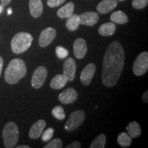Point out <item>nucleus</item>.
I'll list each match as a JSON object with an SVG mask.
<instances>
[{"label": "nucleus", "instance_id": "4be33fe9", "mask_svg": "<svg viewBox=\"0 0 148 148\" xmlns=\"http://www.w3.org/2000/svg\"><path fill=\"white\" fill-rule=\"evenodd\" d=\"M110 20L114 23L125 24L128 21V17L121 10H117L111 14Z\"/></svg>", "mask_w": 148, "mask_h": 148}, {"label": "nucleus", "instance_id": "473e14b6", "mask_svg": "<svg viewBox=\"0 0 148 148\" xmlns=\"http://www.w3.org/2000/svg\"><path fill=\"white\" fill-rule=\"evenodd\" d=\"M10 1L11 0H1V5L2 6H5V5H8L10 3Z\"/></svg>", "mask_w": 148, "mask_h": 148}, {"label": "nucleus", "instance_id": "aec40b11", "mask_svg": "<svg viewBox=\"0 0 148 148\" xmlns=\"http://www.w3.org/2000/svg\"><path fill=\"white\" fill-rule=\"evenodd\" d=\"M127 134L132 138H137L141 134V129L139 123L136 121H132L128 123L126 127Z\"/></svg>", "mask_w": 148, "mask_h": 148}, {"label": "nucleus", "instance_id": "9d476101", "mask_svg": "<svg viewBox=\"0 0 148 148\" xmlns=\"http://www.w3.org/2000/svg\"><path fill=\"white\" fill-rule=\"evenodd\" d=\"M76 63L73 58L69 57L66 59L63 64V74L67 78L68 81H73L75 77Z\"/></svg>", "mask_w": 148, "mask_h": 148}, {"label": "nucleus", "instance_id": "c85d7f7f", "mask_svg": "<svg viewBox=\"0 0 148 148\" xmlns=\"http://www.w3.org/2000/svg\"><path fill=\"white\" fill-rule=\"evenodd\" d=\"M148 0H133L132 2V7L135 9H143L147 6Z\"/></svg>", "mask_w": 148, "mask_h": 148}, {"label": "nucleus", "instance_id": "39448f33", "mask_svg": "<svg viewBox=\"0 0 148 148\" xmlns=\"http://www.w3.org/2000/svg\"><path fill=\"white\" fill-rule=\"evenodd\" d=\"M85 119V112L82 110H75L70 114L66 121L64 128L66 131H73L80 126Z\"/></svg>", "mask_w": 148, "mask_h": 148}, {"label": "nucleus", "instance_id": "9b49d317", "mask_svg": "<svg viewBox=\"0 0 148 148\" xmlns=\"http://www.w3.org/2000/svg\"><path fill=\"white\" fill-rule=\"evenodd\" d=\"M96 66L95 64L89 63L88 64L81 72L80 74V80L83 85L88 86L91 82L92 77L95 75Z\"/></svg>", "mask_w": 148, "mask_h": 148}, {"label": "nucleus", "instance_id": "f257e3e1", "mask_svg": "<svg viewBox=\"0 0 148 148\" xmlns=\"http://www.w3.org/2000/svg\"><path fill=\"white\" fill-rule=\"evenodd\" d=\"M125 53L123 46L118 41L111 42L103 59L101 80L107 87H112L117 83L123 69Z\"/></svg>", "mask_w": 148, "mask_h": 148}, {"label": "nucleus", "instance_id": "b1692460", "mask_svg": "<svg viewBox=\"0 0 148 148\" xmlns=\"http://www.w3.org/2000/svg\"><path fill=\"white\" fill-rule=\"evenodd\" d=\"M106 142V136L104 134H99L97 137L92 140L90 144V148H103Z\"/></svg>", "mask_w": 148, "mask_h": 148}, {"label": "nucleus", "instance_id": "f3484780", "mask_svg": "<svg viewBox=\"0 0 148 148\" xmlns=\"http://www.w3.org/2000/svg\"><path fill=\"white\" fill-rule=\"evenodd\" d=\"M68 82V79L64 74H58L50 82V87L52 89L59 90L64 87Z\"/></svg>", "mask_w": 148, "mask_h": 148}, {"label": "nucleus", "instance_id": "6e6552de", "mask_svg": "<svg viewBox=\"0 0 148 148\" xmlns=\"http://www.w3.org/2000/svg\"><path fill=\"white\" fill-rule=\"evenodd\" d=\"M56 36V31L53 27H49L42 30L40 33L38 43L41 47H47L54 40Z\"/></svg>", "mask_w": 148, "mask_h": 148}, {"label": "nucleus", "instance_id": "6ab92c4d", "mask_svg": "<svg viewBox=\"0 0 148 148\" xmlns=\"http://www.w3.org/2000/svg\"><path fill=\"white\" fill-rule=\"evenodd\" d=\"M75 5L73 2H69L62 8H60L57 12V15L60 18H65L69 17L73 14Z\"/></svg>", "mask_w": 148, "mask_h": 148}, {"label": "nucleus", "instance_id": "c9c22d12", "mask_svg": "<svg viewBox=\"0 0 148 148\" xmlns=\"http://www.w3.org/2000/svg\"><path fill=\"white\" fill-rule=\"evenodd\" d=\"M8 14H10L11 13H12V10H11V8H9L8 10Z\"/></svg>", "mask_w": 148, "mask_h": 148}, {"label": "nucleus", "instance_id": "f03ea898", "mask_svg": "<svg viewBox=\"0 0 148 148\" xmlns=\"http://www.w3.org/2000/svg\"><path fill=\"white\" fill-rule=\"evenodd\" d=\"M27 73V66L25 62L19 58H14L8 64L4 73L5 82L10 84H16Z\"/></svg>", "mask_w": 148, "mask_h": 148}, {"label": "nucleus", "instance_id": "4468645a", "mask_svg": "<svg viewBox=\"0 0 148 148\" xmlns=\"http://www.w3.org/2000/svg\"><path fill=\"white\" fill-rule=\"evenodd\" d=\"M46 126V121L43 119H40L35 122L32 125L29 132V137L32 139H38L41 136V134Z\"/></svg>", "mask_w": 148, "mask_h": 148}, {"label": "nucleus", "instance_id": "f8f14e48", "mask_svg": "<svg viewBox=\"0 0 148 148\" xmlns=\"http://www.w3.org/2000/svg\"><path fill=\"white\" fill-rule=\"evenodd\" d=\"M87 53V45L84 38H78L74 41L73 53L77 59L84 58Z\"/></svg>", "mask_w": 148, "mask_h": 148}, {"label": "nucleus", "instance_id": "7c9ffc66", "mask_svg": "<svg viewBox=\"0 0 148 148\" xmlns=\"http://www.w3.org/2000/svg\"><path fill=\"white\" fill-rule=\"evenodd\" d=\"M81 145L78 141H74L66 146V148H80Z\"/></svg>", "mask_w": 148, "mask_h": 148}, {"label": "nucleus", "instance_id": "a211bd4d", "mask_svg": "<svg viewBox=\"0 0 148 148\" xmlns=\"http://www.w3.org/2000/svg\"><path fill=\"white\" fill-rule=\"evenodd\" d=\"M116 25L113 22H107L102 24L99 27L98 32L101 36H112L115 32Z\"/></svg>", "mask_w": 148, "mask_h": 148}, {"label": "nucleus", "instance_id": "0eeeda50", "mask_svg": "<svg viewBox=\"0 0 148 148\" xmlns=\"http://www.w3.org/2000/svg\"><path fill=\"white\" fill-rule=\"evenodd\" d=\"M47 75V70L45 66H40L37 67L32 74V80H31L32 87L36 89H38L41 87L45 82Z\"/></svg>", "mask_w": 148, "mask_h": 148}, {"label": "nucleus", "instance_id": "e433bc0d", "mask_svg": "<svg viewBox=\"0 0 148 148\" xmlns=\"http://www.w3.org/2000/svg\"><path fill=\"white\" fill-rule=\"evenodd\" d=\"M3 10V6L2 5H0V12H1V11Z\"/></svg>", "mask_w": 148, "mask_h": 148}, {"label": "nucleus", "instance_id": "5701e85b", "mask_svg": "<svg viewBox=\"0 0 148 148\" xmlns=\"http://www.w3.org/2000/svg\"><path fill=\"white\" fill-rule=\"evenodd\" d=\"M117 143L122 147H128L132 145V137L127 133H120L117 137Z\"/></svg>", "mask_w": 148, "mask_h": 148}, {"label": "nucleus", "instance_id": "c756f323", "mask_svg": "<svg viewBox=\"0 0 148 148\" xmlns=\"http://www.w3.org/2000/svg\"><path fill=\"white\" fill-rule=\"evenodd\" d=\"M66 0H47V5L50 8H55L62 4Z\"/></svg>", "mask_w": 148, "mask_h": 148}, {"label": "nucleus", "instance_id": "ddd939ff", "mask_svg": "<svg viewBox=\"0 0 148 148\" xmlns=\"http://www.w3.org/2000/svg\"><path fill=\"white\" fill-rule=\"evenodd\" d=\"M79 21L81 25H87V26H93L97 23L99 20V15L97 12H85L79 14Z\"/></svg>", "mask_w": 148, "mask_h": 148}, {"label": "nucleus", "instance_id": "4c0bfd02", "mask_svg": "<svg viewBox=\"0 0 148 148\" xmlns=\"http://www.w3.org/2000/svg\"><path fill=\"white\" fill-rule=\"evenodd\" d=\"M119 1H124V0H119Z\"/></svg>", "mask_w": 148, "mask_h": 148}, {"label": "nucleus", "instance_id": "423d86ee", "mask_svg": "<svg viewBox=\"0 0 148 148\" xmlns=\"http://www.w3.org/2000/svg\"><path fill=\"white\" fill-rule=\"evenodd\" d=\"M133 73L136 76H141L148 70V53L143 51L138 56L133 64Z\"/></svg>", "mask_w": 148, "mask_h": 148}, {"label": "nucleus", "instance_id": "393cba45", "mask_svg": "<svg viewBox=\"0 0 148 148\" xmlns=\"http://www.w3.org/2000/svg\"><path fill=\"white\" fill-rule=\"evenodd\" d=\"M51 114L56 119L58 120H63L65 118V113L63 107L61 106H57L53 108Z\"/></svg>", "mask_w": 148, "mask_h": 148}, {"label": "nucleus", "instance_id": "20e7f679", "mask_svg": "<svg viewBox=\"0 0 148 148\" xmlns=\"http://www.w3.org/2000/svg\"><path fill=\"white\" fill-rule=\"evenodd\" d=\"M2 136L5 147H15L18 143L19 132L17 125L14 122L10 121L7 123L3 127Z\"/></svg>", "mask_w": 148, "mask_h": 148}, {"label": "nucleus", "instance_id": "dca6fc26", "mask_svg": "<svg viewBox=\"0 0 148 148\" xmlns=\"http://www.w3.org/2000/svg\"><path fill=\"white\" fill-rule=\"evenodd\" d=\"M29 8L30 14L33 17L38 18L41 15L43 10V5L41 0H29Z\"/></svg>", "mask_w": 148, "mask_h": 148}, {"label": "nucleus", "instance_id": "72a5a7b5", "mask_svg": "<svg viewBox=\"0 0 148 148\" xmlns=\"http://www.w3.org/2000/svg\"><path fill=\"white\" fill-rule=\"evenodd\" d=\"M3 64V58L0 56V75H1V71H2Z\"/></svg>", "mask_w": 148, "mask_h": 148}, {"label": "nucleus", "instance_id": "bb28decb", "mask_svg": "<svg viewBox=\"0 0 148 148\" xmlns=\"http://www.w3.org/2000/svg\"><path fill=\"white\" fill-rule=\"evenodd\" d=\"M62 147V142L60 138H57L51 140L43 148H61Z\"/></svg>", "mask_w": 148, "mask_h": 148}, {"label": "nucleus", "instance_id": "f704fd0d", "mask_svg": "<svg viewBox=\"0 0 148 148\" xmlns=\"http://www.w3.org/2000/svg\"><path fill=\"white\" fill-rule=\"evenodd\" d=\"M17 148H30L29 145H19L16 147Z\"/></svg>", "mask_w": 148, "mask_h": 148}, {"label": "nucleus", "instance_id": "a878e982", "mask_svg": "<svg viewBox=\"0 0 148 148\" xmlns=\"http://www.w3.org/2000/svg\"><path fill=\"white\" fill-rule=\"evenodd\" d=\"M56 56L60 59H63L64 58H66L69 55V51L62 47V46H58L56 48Z\"/></svg>", "mask_w": 148, "mask_h": 148}, {"label": "nucleus", "instance_id": "cd10ccee", "mask_svg": "<svg viewBox=\"0 0 148 148\" xmlns=\"http://www.w3.org/2000/svg\"><path fill=\"white\" fill-rule=\"evenodd\" d=\"M53 132H54V130L52 127H49L46 130L42 133L41 136V139L42 141L47 142L49 141V140H51L52 138Z\"/></svg>", "mask_w": 148, "mask_h": 148}, {"label": "nucleus", "instance_id": "2eb2a0df", "mask_svg": "<svg viewBox=\"0 0 148 148\" xmlns=\"http://www.w3.org/2000/svg\"><path fill=\"white\" fill-rule=\"evenodd\" d=\"M117 5V0H103L98 3L97 10L100 14H107L114 10Z\"/></svg>", "mask_w": 148, "mask_h": 148}, {"label": "nucleus", "instance_id": "7ed1b4c3", "mask_svg": "<svg viewBox=\"0 0 148 148\" xmlns=\"http://www.w3.org/2000/svg\"><path fill=\"white\" fill-rule=\"evenodd\" d=\"M33 37L28 32H21L16 34L11 40V49L14 53H21L29 49Z\"/></svg>", "mask_w": 148, "mask_h": 148}, {"label": "nucleus", "instance_id": "1a4fd4ad", "mask_svg": "<svg viewBox=\"0 0 148 148\" xmlns=\"http://www.w3.org/2000/svg\"><path fill=\"white\" fill-rule=\"evenodd\" d=\"M78 93L73 88H68L58 95V100L63 104H70L77 100Z\"/></svg>", "mask_w": 148, "mask_h": 148}, {"label": "nucleus", "instance_id": "2f4dec72", "mask_svg": "<svg viewBox=\"0 0 148 148\" xmlns=\"http://www.w3.org/2000/svg\"><path fill=\"white\" fill-rule=\"evenodd\" d=\"M147 93H148V91H147V90H146V91L144 92L143 95V101L145 103H147V101H148Z\"/></svg>", "mask_w": 148, "mask_h": 148}, {"label": "nucleus", "instance_id": "412c9836", "mask_svg": "<svg viewBox=\"0 0 148 148\" xmlns=\"http://www.w3.org/2000/svg\"><path fill=\"white\" fill-rule=\"evenodd\" d=\"M79 24H80V21H79V15L73 14L69 17H68V19L66 20V27L69 31L74 32L78 28Z\"/></svg>", "mask_w": 148, "mask_h": 148}]
</instances>
